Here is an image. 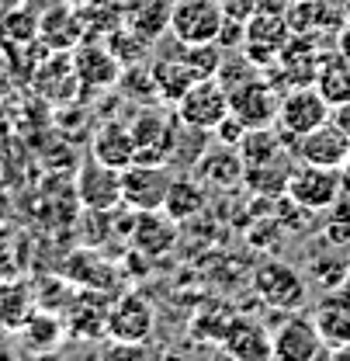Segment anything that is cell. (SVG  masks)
<instances>
[{
  "mask_svg": "<svg viewBox=\"0 0 350 361\" xmlns=\"http://www.w3.org/2000/svg\"><path fill=\"white\" fill-rule=\"evenodd\" d=\"M236 149H239L246 167H261V164H270V160L285 157L288 142H285V133L277 135L274 126H263V129H246Z\"/></svg>",
  "mask_w": 350,
  "mask_h": 361,
  "instance_id": "d4e9b609",
  "label": "cell"
},
{
  "mask_svg": "<svg viewBox=\"0 0 350 361\" xmlns=\"http://www.w3.org/2000/svg\"><path fill=\"white\" fill-rule=\"evenodd\" d=\"M288 198L299 202L308 212H330L340 198V167H315V164H295L288 178Z\"/></svg>",
  "mask_w": 350,
  "mask_h": 361,
  "instance_id": "5b68a950",
  "label": "cell"
},
{
  "mask_svg": "<svg viewBox=\"0 0 350 361\" xmlns=\"http://www.w3.org/2000/svg\"><path fill=\"white\" fill-rule=\"evenodd\" d=\"M323 240H326L330 247L350 250V198H340V202L330 209V219L323 226Z\"/></svg>",
  "mask_w": 350,
  "mask_h": 361,
  "instance_id": "1f68e13d",
  "label": "cell"
},
{
  "mask_svg": "<svg viewBox=\"0 0 350 361\" xmlns=\"http://www.w3.org/2000/svg\"><path fill=\"white\" fill-rule=\"evenodd\" d=\"M170 14H174V0H125V25L149 42L170 32Z\"/></svg>",
  "mask_w": 350,
  "mask_h": 361,
  "instance_id": "603a6c76",
  "label": "cell"
},
{
  "mask_svg": "<svg viewBox=\"0 0 350 361\" xmlns=\"http://www.w3.org/2000/svg\"><path fill=\"white\" fill-rule=\"evenodd\" d=\"M254 292L261 302L274 313H299L308 302V281L306 274L285 261H263L254 271Z\"/></svg>",
  "mask_w": 350,
  "mask_h": 361,
  "instance_id": "7a4b0ae2",
  "label": "cell"
},
{
  "mask_svg": "<svg viewBox=\"0 0 350 361\" xmlns=\"http://www.w3.org/2000/svg\"><path fill=\"white\" fill-rule=\"evenodd\" d=\"M292 157H277L270 164H261V167H246L243 174V184L254 191V195H263V198H281L288 195V178H292Z\"/></svg>",
  "mask_w": 350,
  "mask_h": 361,
  "instance_id": "484cf974",
  "label": "cell"
},
{
  "mask_svg": "<svg viewBox=\"0 0 350 361\" xmlns=\"http://www.w3.org/2000/svg\"><path fill=\"white\" fill-rule=\"evenodd\" d=\"M243 174H246V164L239 157L236 146H215V149H205V157L198 160L194 167V178H201L212 188H232V184H243Z\"/></svg>",
  "mask_w": 350,
  "mask_h": 361,
  "instance_id": "44dd1931",
  "label": "cell"
},
{
  "mask_svg": "<svg viewBox=\"0 0 350 361\" xmlns=\"http://www.w3.org/2000/svg\"><path fill=\"white\" fill-rule=\"evenodd\" d=\"M292 0H257V11L261 14H288Z\"/></svg>",
  "mask_w": 350,
  "mask_h": 361,
  "instance_id": "d590c367",
  "label": "cell"
},
{
  "mask_svg": "<svg viewBox=\"0 0 350 361\" xmlns=\"http://www.w3.org/2000/svg\"><path fill=\"white\" fill-rule=\"evenodd\" d=\"M337 49H340L344 56H350V18L337 28Z\"/></svg>",
  "mask_w": 350,
  "mask_h": 361,
  "instance_id": "74e56055",
  "label": "cell"
},
{
  "mask_svg": "<svg viewBox=\"0 0 350 361\" xmlns=\"http://www.w3.org/2000/svg\"><path fill=\"white\" fill-rule=\"evenodd\" d=\"M77 202L87 212L90 209H101V212L118 209L122 205V171L87 157L77 171Z\"/></svg>",
  "mask_w": 350,
  "mask_h": 361,
  "instance_id": "8fae6325",
  "label": "cell"
},
{
  "mask_svg": "<svg viewBox=\"0 0 350 361\" xmlns=\"http://www.w3.org/2000/svg\"><path fill=\"white\" fill-rule=\"evenodd\" d=\"M347 281H350V254H347Z\"/></svg>",
  "mask_w": 350,
  "mask_h": 361,
  "instance_id": "ab89813d",
  "label": "cell"
},
{
  "mask_svg": "<svg viewBox=\"0 0 350 361\" xmlns=\"http://www.w3.org/2000/svg\"><path fill=\"white\" fill-rule=\"evenodd\" d=\"M243 133H246V126H243L236 115H229V118H225V122H222V126L212 135H219V142H225V146H239Z\"/></svg>",
  "mask_w": 350,
  "mask_h": 361,
  "instance_id": "836d02e7",
  "label": "cell"
},
{
  "mask_svg": "<svg viewBox=\"0 0 350 361\" xmlns=\"http://www.w3.org/2000/svg\"><path fill=\"white\" fill-rule=\"evenodd\" d=\"M170 180H174V174L167 171V164H139L135 160L122 171V202L135 212L163 209Z\"/></svg>",
  "mask_w": 350,
  "mask_h": 361,
  "instance_id": "30bf717a",
  "label": "cell"
},
{
  "mask_svg": "<svg viewBox=\"0 0 350 361\" xmlns=\"http://www.w3.org/2000/svg\"><path fill=\"white\" fill-rule=\"evenodd\" d=\"M39 39L49 52H73L77 45L87 39V28H84V18L80 11L63 0V4H52L39 18Z\"/></svg>",
  "mask_w": 350,
  "mask_h": 361,
  "instance_id": "e0dca14e",
  "label": "cell"
},
{
  "mask_svg": "<svg viewBox=\"0 0 350 361\" xmlns=\"http://www.w3.org/2000/svg\"><path fill=\"white\" fill-rule=\"evenodd\" d=\"M222 7H225L229 18H239V21L257 14V0H222Z\"/></svg>",
  "mask_w": 350,
  "mask_h": 361,
  "instance_id": "e575fe53",
  "label": "cell"
},
{
  "mask_svg": "<svg viewBox=\"0 0 350 361\" xmlns=\"http://www.w3.org/2000/svg\"><path fill=\"white\" fill-rule=\"evenodd\" d=\"M149 66H153V80L160 90V104H167V108H174L184 97V90L198 80L180 56H156V59H149Z\"/></svg>",
  "mask_w": 350,
  "mask_h": 361,
  "instance_id": "cb8c5ba5",
  "label": "cell"
},
{
  "mask_svg": "<svg viewBox=\"0 0 350 361\" xmlns=\"http://www.w3.org/2000/svg\"><path fill=\"white\" fill-rule=\"evenodd\" d=\"M330 118H333V122H337V126H340V129L350 135V101H347V104H337Z\"/></svg>",
  "mask_w": 350,
  "mask_h": 361,
  "instance_id": "8d00e7d4",
  "label": "cell"
},
{
  "mask_svg": "<svg viewBox=\"0 0 350 361\" xmlns=\"http://www.w3.org/2000/svg\"><path fill=\"white\" fill-rule=\"evenodd\" d=\"M73 70L80 77V87L87 90H111L118 87V77H122V63L115 59V52L108 49L104 39H84L77 45Z\"/></svg>",
  "mask_w": 350,
  "mask_h": 361,
  "instance_id": "9a60e30c",
  "label": "cell"
},
{
  "mask_svg": "<svg viewBox=\"0 0 350 361\" xmlns=\"http://www.w3.org/2000/svg\"><path fill=\"white\" fill-rule=\"evenodd\" d=\"M122 4H125V0H122Z\"/></svg>",
  "mask_w": 350,
  "mask_h": 361,
  "instance_id": "b9f144b4",
  "label": "cell"
},
{
  "mask_svg": "<svg viewBox=\"0 0 350 361\" xmlns=\"http://www.w3.org/2000/svg\"><path fill=\"white\" fill-rule=\"evenodd\" d=\"M330 348L323 341V334L315 330V319L299 313H285V319L274 330V358L277 361H315L326 358Z\"/></svg>",
  "mask_w": 350,
  "mask_h": 361,
  "instance_id": "52a82bcc",
  "label": "cell"
},
{
  "mask_svg": "<svg viewBox=\"0 0 350 361\" xmlns=\"http://www.w3.org/2000/svg\"><path fill=\"white\" fill-rule=\"evenodd\" d=\"M308 274H312V281H315L323 292L340 288V285L347 281V257L340 254V247H330V243H326V250H319V254L312 257Z\"/></svg>",
  "mask_w": 350,
  "mask_h": 361,
  "instance_id": "83f0119b",
  "label": "cell"
},
{
  "mask_svg": "<svg viewBox=\"0 0 350 361\" xmlns=\"http://www.w3.org/2000/svg\"><path fill=\"white\" fill-rule=\"evenodd\" d=\"M187 66H191V73L201 80V77H215L219 73V63L222 56H225V49L219 42H198V45H184L180 42V52H177Z\"/></svg>",
  "mask_w": 350,
  "mask_h": 361,
  "instance_id": "f546056e",
  "label": "cell"
},
{
  "mask_svg": "<svg viewBox=\"0 0 350 361\" xmlns=\"http://www.w3.org/2000/svg\"><path fill=\"white\" fill-rule=\"evenodd\" d=\"M104 42H108V49L115 52V59H118L122 66H135V63H149V59H153V56H149L153 42L142 39V35H139L135 28H129V25L115 28Z\"/></svg>",
  "mask_w": 350,
  "mask_h": 361,
  "instance_id": "f1b7e54d",
  "label": "cell"
},
{
  "mask_svg": "<svg viewBox=\"0 0 350 361\" xmlns=\"http://www.w3.org/2000/svg\"><path fill=\"white\" fill-rule=\"evenodd\" d=\"M118 94L129 97L132 104H160V90L153 80V66L149 63H135V66H122L118 77Z\"/></svg>",
  "mask_w": 350,
  "mask_h": 361,
  "instance_id": "4316f807",
  "label": "cell"
},
{
  "mask_svg": "<svg viewBox=\"0 0 350 361\" xmlns=\"http://www.w3.org/2000/svg\"><path fill=\"white\" fill-rule=\"evenodd\" d=\"M350 157V135L330 118L319 129L306 133L295 142V160L315 164V167H340Z\"/></svg>",
  "mask_w": 350,
  "mask_h": 361,
  "instance_id": "2e32d148",
  "label": "cell"
},
{
  "mask_svg": "<svg viewBox=\"0 0 350 361\" xmlns=\"http://www.w3.org/2000/svg\"><path fill=\"white\" fill-rule=\"evenodd\" d=\"M225 25L222 0H174L170 14V35L184 45L219 42V32Z\"/></svg>",
  "mask_w": 350,
  "mask_h": 361,
  "instance_id": "8992f818",
  "label": "cell"
},
{
  "mask_svg": "<svg viewBox=\"0 0 350 361\" xmlns=\"http://www.w3.org/2000/svg\"><path fill=\"white\" fill-rule=\"evenodd\" d=\"M292 25L285 14H254L246 18V39H243V52L257 63V66H270L292 42Z\"/></svg>",
  "mask_w": 350,
  "mask_h": 361,
  "instance_id": "4fadbf2b",
  "label": "cell"
},
{
  "mask_svg": "<svg viewBox=\"0 0 350 361\" xmlns=\"http://www.w3.org/2000/svg\"><path fill=\"white\" fill-rule=\"evenodd\" d=\"M174 111L184 126L215 133L222 122L232 115V108H229V90L219 84V77H201V80H194L191 87L184 90V97L174 104Z\"/></svg>",
  "mask_w": 350,
  "mask_h": 361,
  "instance_id": "277c9868",
  "label": "cell"
},
{
  "mask_svg": "<svg viewBox=\"0 0 350 361\" xmlns=\"http://www.w3.org/2000/svg\"><path fill=\"white\" fill-rule=\"evenodd\" d=\"M315 90L337 108L350 101V56H344L340 49L323 52L319 66H315Z\"/></svg>",
  "mask_w": 350,
  "mask_h": 361,
  "instance_id": "7402d4cb",
  "label": "cell"
},
{
  "mask_svg": "<svg viewBox=\"0 0 350 361\" xmlns=\"http://www.w3.org/2000/svg\"><path fill=\"white\" fill-rule=\"evenodd\" d=\"M229 108L232 115L246 126V129H263V126H277V108H281V90L274 87L263 70L239 84L236 90H229Z\"/></svg>",
  "mask_w": 350,
  "mask_h": 361,
  "instance_id": "ba28073f",
  "label": "cell"
},
{
  "mask_svg": "<svg viewBox=\"0 0 350 361\" xmlns=\"http://www.w3.org/2000/svg\"><path fill=\"white\" fill-rule=\"evenodd\" d=\"M59 337H63V326H59L52 316L39 313L25 323V341H28V348H35V351H52V348L59 344Z\"/></svg>",
  "mask_w": 350,
  "mask_h": 361,
  "instance_id": "4dcf8cb0",
  "label": "cell"
},
{
  "mask_svg": "<svg viewBox=\"0 0 350 361\" xmlns=\"http://www.w3.org/2000/svg\"><path fill=\"white\" fill-rule=\"evenodd\" d=\"M340 188H344V198H350V157L340 164Z\"/></svg>",
  "mask_w": 350,
  "mask_h": 361,
  "instance_id": "f35d334b",
  "label": "cell"
},
{
  "mask_svg": "<svg viewBox=\"0 0 350 361\" xmlns=\"http://www.w3.org/2000/svg\"><path fill=\"white\" fill-rule=\"evenodd\" d=\"M90 157L108 164V167H118L125 171L129 164H135V139L132 129L118 118H108L104 126H97L90 135Z\"/></svg>",
  "mask_w": 350,
  "mask_h": 361,
  "instance_id": "d6986e66",
  "label": "cell"
},
{
  "mask_svg": "<svg viewBox=\"0 0 350 361\" xmlns=\"http://www.w3.org/2000/svg\"><path fill=\"white\" fill-rule=\"evenodd\" d=\"M333 104L315 90V84L306 87H292L281 94V108H277V129L285 133V142H292V157H295V142L306 133L319 129L323 122H330Z\"/></svg>",
  "mask_w": 350,
  "mask_h": 361,
  "instance_id": "3957f363",
  "label": "cell"
},
{
  "mask_svg": "<svg viewBox=\"0 0 350 361\" xmlns=\"http://www.w3.org/2000/svg\"><path fill=\"white\" fill-rule=\"evenodd\" d=\"M153 326H156V313H153L149 299L139 295V292H125V295L108 310V337H111L115 344L146 348L149 337H153Z\"/></svg>",
  "mask_w": 350,
  "mask_h": 361,
  "instance_id": "9c48e42d",
  "label": "cell"
},
{
  "mask_svg": "<svg viewBox=\"0 0 350 361\" xmlns=\"http://www.w3.org/2000/svg\"><path fill=\"white\" fill-rule=\"evenodd\" d=\"M205 209H208L205 180L194 178V174H174L170 191H167V202H163V212L174 216L177 223H191V219H198Z\"/></svg>",
  "mask_w": 350,
  "mask_h": 361,
  "instance_id": "ffe728a7",
  "label": "cell"
},
{
  "mask_svg": "<svg viewBox=\"0 0 350 361\" xmlns=\"http://www.w3.org/2000/svg\"><path fill=\"white\" fill-rule=\"evenodd\" d=\"M4 25H7V35H11V39H18V42H32V39H39V18H35V14H28V11L11 14Z\"/></svg>",
  "mask_w": 350,
  "mask_h": 361,
  "instance_id": "d6a6232c",
  "label": "cell"
},
{
  "mask_svg": "<svg viewBox=\"0 0 350 361\" xmlns=\"http://www.w3.org/2000/svg\"><path fill=\"white\" fill-rule=\"evenodd\" d=\"M70 4H84V0H70Z\"/></svg>",
  "mask_w": 350,
  "mask_h": 361,
  "instance_id": "60d3db41",
  "label": "cell"
},
{
  "mask_svg": "<svg viewBox=\"0 0 350 361\" xmlns=\"http://www.w3.org/2000/svg\"><path fill=\"white\" fill-rule=\"evenodd\" d=\"M219 348L239 361H267L274 358V334L254 316H236Z\"/></svg>",
  "mask_w": 350,
  "mask_h": 361,
  "instance_id": "ac0fdd59",
  "label": "cell"
},
{
  "mask_svg": "<svg viewBox=\"0 0 350 361\" xmlns=\"http://www.w3.org/2000/svg\"><path fill=\"white\" fill-rule=\"evenodd\" d=\"M177 236H180V223L174 216H167L163 209H146V212H135L125 240L142 257H167L177 247Z\"/></svg>",
  "mask_w": 350,
  "mask_h": 361,
  "instance_id": "7c38bea8",
  "label": "cell"
},
{
  "mask_svg": "<svg viewBox=\"0 0 350 361\" xmlns=\"http://www.w3.org/2000/svg\"><path fill=\"white\" fill-rule=\"evenodd\" d=\"M312 319H315V330L323 334V341H326L333 358L340 351H347L350 348V281H344L340 288L323 292L315 310H312Z\"/></svg>",
  "mask_w": 350,
  "mask_h": 361,
  "instance_id": "5bb4252c",
  "label": "cell"
},
{
  "mask_svg": "<svg viewBox=\"0 0 350 361\" xmlns=\"http://www.w3.org/2000/svg\"><path fill=\"white\" fill-rule=\"evenodd\" d=\"M167 104H142L132 118V139H135V160L139 164H167L177 139V111H163Z\"/></svg>",
  "mask_w": 350,
  "mask_h": 361,
  "instance_id": "6da1fadb",
  "label": "cell"
}]
</instances>
